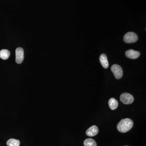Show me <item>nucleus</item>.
Segmentation results:
<instances>
[{"instance_id":"obj_1","label":"nucleus","mask_w":146,"mask_h":146,"mask_svg":"<svg viewBox=\"0 0 146 146\" xmlns=\"http://www.w3.org/2000/svg\"><path fill=\"white\" fill-rule=\"evenodd\" d=\"M133 125V121L130 119H122L117 125L118 130L120 132L125 133L130 130Z\"/></svg>"},{"instance_id":"obj_2","label":"nucleus","mask_w":146,"mask_h":146,"mask_svg":"<svg viewBox=\"0 0 146 146\" xmlns=\"http://www.w3.org/2000/svg\"><path fill=\"white\" fill-rule=\"evenodd\" d=\"M124 41L127 43H133L138 41V37L136 33L128 32L124 36Z\"/></svg>"},{"instance_id":"obj_3","label":"nucleus","mask_w":146,"mask_h":146,"mask_svg":"<svg viewBox=\"0 0 146 146\" xmlns=\"http://www.w3.org/2000/svg\"><path fill=\"white\" fill-rule=\"evenodd\" d=\"M120 100L124 104H130L133 102L134 98L131 94L125 93L121 95Z\"/></svg>"},{"instance_id":"obj_4","label":"nucleus","mask_w":146,"mask_h":146,"mask_svg":"<svg viewBox=\"0 0 146 146\" xmlns=\"http://www.w3.org/2000/svg\"><path fill=\"white\" fill-rule=\"evenodd\" d=\"M111 70L117 79H119L123 76V70L120 65L114 64L111 67Z\"/></svg>"},{"instance_id":"obj_5","label":"nucleus","mask_w":146,"mask_h":146,"mask_svg":"<svg viewBox=\"0 0 146 146\" xmlns=\"http://www.w3.org/2000/svg\"><path fill=\"white\" fill-rule=\"evenodd\" d=\"M16 62L18 64L23 63L24 59V52L23 48H17L16 50Z\"/></svg>"},{"instance_id":"obj_6","label":"nucleus","mask_w":146,"mask_h":146,"mask_svg":"<svg viewBox=\"0 0 146 146\" xmlns=\"http://www.w3.org/2000/svg\"><path fill=\"white\" fill-rule=\"evenodd\" d=\"M140 52L133 50H129L127 51L125 55L128 58L131 59H136L140 56Z\"/></svg>"},{"instance_id":"obj_7","label":"nucleus","mask_w":146,"mask_h":146,"mask_svg":"<svg viewBox=\"0 0 146 146\" xmlns=\"http://www.w3.org/2000/svg\"><path fill=\"white\" fill-rule=\"evenodd\" d=\"M99 129L96 125H93L89 127L86 131V134L89 136H96L98 133Z\"/></svg>"},{"instance_id":"obj_8","label":"nucleus","mask_w":146,"mask_h":146,"mask_svg":"<svg viewBox=\"0 0 146 146\" xmlns=\"http://www.w3.org/2000/svg\"><path fill=\"white\" fill-rule=\"evenodd\" d=\"M100 59L101 63L102 65L104 68H106V69L108 68L109 63H108L107 57L106 55L104 54H103L101 55Z\"/></svg>"},{"instance_id":"obj_9","label":"nucleus","mask_w":146,"mask_h":146,"mask_svg":"<svg viewBox=\"0 0 146 146\" xmlns=\"http://www.w3.org/2000/svg\"><path fill=\"white\" fill-rule=\"evenodd\" d=\"M108 104H109L110 109L112 110H115L117 109L118 107V105H119L117 101L114 98H112L109 100Z\"/></svg>"},{"instance_id":"obj_10","label":"nucleus","mask_w":146,"mask_h":146,"mask_svg":"<svg viewBox=\"0 0 146 146\" xmlns=\"http://www.w3.org/2000/svg\"><path fill=\"white\" fill-rule=\"evenodd\" d=\"M10 52L7 50H2L0 51V58L3 60H7L9 57Z\"/></svg>"},{"instance_id":"obj_11","label":"nucleus","mask_w":146,"mask_h":146,"mask_svg":"<svg viewBox=\"0 0 146 146\" xmlns=\"http://www.w3.org/2000/svg\"><path fill=\"white\" fill-rule=\"evenodd\" d=\"M8 146H19L20 145L19 140L11 138L9 139L7 143Z\"/></svg>"},{"instance_id":"obj_12","label":"nucleus","mask_w":146,"mask_h":146,"mask_svg":"<svg viewBox=\"0 0 146 146\" xmlns=\"http://www.w3.org/2000/svg\"><path fill=\"white\" fill-rule=\"evenodd\" d=\"M84 146H97V143L94 139L87 138L84 142Z\"/></svg>"},{"instance_id":"obj_13","label":"nucleus","mask_w":146,"mask_h":146,"mask_svg":"<svg viewBox=\"0 0 146 146\" xmlns=\"http://www.w3.org/2000/svg\"></svg>"}]
</instances>
